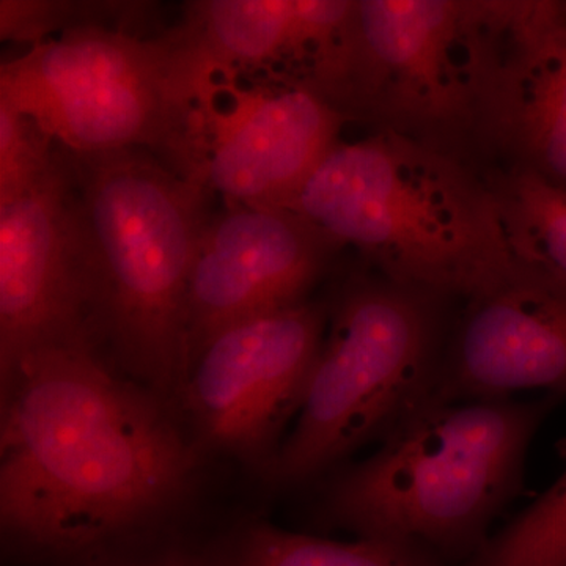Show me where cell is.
<instances>
[{
	"mask_svg": "<svg viewBox=\"0 0 566 566\" xmlns=\"http://www.w3.org/2000/svg\"><path fill=\"white\" fill-rule=\"evenodd\" d=\"M59 145L29 115L0 103V203L17 199L44 177Z\"/></svg>",
	"mask_w": 566,
	"mask_h": 566,
	"instance_id": "obj_19",
	"label": "cell"
},
{
	"mask_svg": "<svg viewBox=\"0 0 566 566\" xmlns=\"http://www.w3.org/2000/svg\"><path fill=\"white\" fill-rule=\"evenodd\" d=\"M158 3L136 0H0V39L25 50L80 29H107L153 39L166 31Z\"/></svg>",
	"mask_w": 566,
	"mask_h": 566,
	"instance_id": "obj_17",
	"label": "cell"
},
{
	"mask_svg": "<svg viewBox=\"0 0 566 566\" xmlns=\"http://www.w3.org/2000/svg\"><path fill=\"white\" fill-rule=\"evenodd\" d=\"M472 145L566 191V2L493 0Z\"/></svg>",
	"mask_w": 566,
	"mask_h": 566,
	"instance_id": "obj_12",
	"label": "cell"
},
{
	"mask_svg": "<svg viewBox=\"0 0 566 566\" xmlns=\"http://www.w3.org/2000/svg\"><path fill=\"white\" fill-rule=\"evenodd\" d=\"M93 252V334L129 374L180 390L186 296L211 193L153 153L65 150Z\"/></svg>",
	"mask_w": 566,
	"mask_h": 566,
	"instance_id": "obj_4",
	"label": "cell"
},
{
	"mask_svg": "<svg viewBox=\"0 0 566 566\" xmlns=\"http://www.w3.org/2000/svg\"><path fill=\"white\" fill-rule=\"evenodd\" d=\"M283 210L352 245L389 281L449 300H469L516 262L490 181L389 129L338 140Z\"/></svg>",
	"mask_w": 566,
	"mask_h": 566,
	"instance_id": "obj_2",
	"label": "cell"
},
{
	"mask_svg": "<svg viewBox=\"0 0 566 566\" xmlns=\"http://www.w3.org/2000/svg\"><path fill=\"white\" fill-rule=\"evenodd\" d=\"M558 398L427 403L348 465L323 516L356 538L389 539L463 566L524 486L528 447Z\"/></svg>",
	"mask_w": 566,
	"mask_h": 566,
	"instance_id": "obj_3",
	"label": "cell"
},
{
	"mask_svg": "<svg viewBox=\"0 0 566 566\" xmlns=\"http://www.w3.org/2000/svg\"><path fill=\"white\" fill-rule=\"evenodd\" d=\"M450 301L381 274L349 275L329 296L322 349L268 479L308 482L430 403Z\"/></svg>",
	"mask_w": 566,
	"mask_h": 566,
	"instance_id": "obj_5",
	"label": "cell"
},
{
	"mask_svg": "<svg viewBox=\"0 0 566 566\" xmlns=\"http://www.w3.org/2000/svg\"><path fill=\"white\" fill-rule=\"evenodd\" d=\"M463 566H566V469Z\"/></svg>",
	"mask_w": 566,
	"mask_h": 566,
	"instance_id": "obj_18",
	"label": "cell"
},
{
	"mask_svg": "<svg viewBox=\"0 0 566 566\" xmlns=\"http://www.w3.org/2000/svg\"><path fill=\"white\" fill-rule=\"evenodd\" d=\"M340 249L283 208L226 203L212 212L186 296L188 370L222 331L312 300Z\"/></svg>",
	"mask_w": 566,
	"mask_h": 566,
	"instance_id": "obj_11",
	"label": "cell"
},
{
	"mask_svg": "<svg viewBox=\"0 0 566 566\" xmlns=\"http://www.w3.org/2000/svg\"><path fill=\"white\" fill-rule=\"evenodd\" d=\"M329 297L234 324L211 338L180 394L200 441L268 474L322 349Z\"/></svg>",
	"mask_w": 566,
	"mask_h": 566,
	"instance_id": "obj_9",
	"label": "cell"
},
{
	"mask_svg": "<svg viewBox=\"0 0 566 566\" xmlns=\"http://www.w3.org/2000/svg\"><path fill=\"white\" fill-rule=\"evenodd\" d=\"M354 0H192L163 32L186 95L212 74L307 85L333 57Z\"/></svg>",
	"mask_w": 566,
	"mask_h": 566,
	"instance_id": "obj_14",
	"label": "cell"
},
{
	"mask_svg": "<svg viewBox=\"0 0 566 566\" xmlns=\"http://www.w3.org/2000/svg\"><path fill=\"white\" fill-rule=\"evenodd\" d=\"M490 14L491 0H354L340 50L314 92L348 123L464 159Z\"/></svg>",
	"mask_w": 566,
	"mask_h": 566,
	"instance_id": "obj_6",
	"label": "cell"
},
{
	"mask_svg": "<svg viewBox=\"0 0 566 566\" xmlns=\"http://www.w3.org/2000/svg\"><path fill=\"white\" fill-rule=\"evenodd\" d=\"M346 123L304 85L212 74L193 93L167 167L226 203L283 208Z\"/></svg>",
	"mask_w": 566,
	"mask_h": 566,
	"instance_id": "obj_8",
	"label": "cell"
},
{
	"mask_svg": "<svg viewBox=\"0 0 566 566\" xmlns=\"http://www.w3.org/2000/svg\"><path fill=\"white\" fill-rule=\"evenodd\" d=\"M0 103L29 115L65 150L139 148L172 158L191 103L172 48L107 29H80L0 66Z\"/></svg>",
	"mask_w": 566,
	"mask_h": 566,
	"instance_id": "obj_7",
	"label": "cell"
},
{
	"mask_svg": "<svg viewBox=\"0 0 566 566\" xmlns=\"http://www.w3.org/2000/svg\"><path fill=\"white\" fill-rule=\"evenodd\" d=\"M52 346L96 348L91 233L65 153L0 203V375Z\"/></svg>",
	"mask_w": 566,
	"mask_h": 566,
	"instance_id": "obj_10",
	"label": "cell"
},
{
	"mask_svg": "<svg viewBox=\"0 0 566 566\" xmlns=\"http://www.w3.org/2000/svg\"><path fill=\"white\" fill-rule=\"evenodd\" d=\"M0 382V523L21 553L62 562L115 547L192 482L196 447L95 349L25 354Z\"/></svg>",
	"mask_w": 566,
	"mask_h": 566,
	"instance_id": "obj_1",
	"label": "cell"
},
{
	"mask_svg": "<svg viewBox=\"0 0 566 566\" xmlns=\"http://www.w3.org/2000/svg\"><path fill=\"white\" fill-rule=\"evenodd\" d=\"M513 256L566 283V191L526 172L491 174Z\"/></svg>",
	"mask_w": 566,
	"mask_h": 566,
	"instance_id": "obj_16",
	"label": "cell"
},
{
	"mask_svg": "<svg viewBox=\"0 0 566 566\" xmlns=\"http://www.w3.org/2000/svg\"><path fill=\"white\" fill-rule=\"evenodd\" d=\"M59 566H208V553L199 554L180 547L158 551H123L109 547L88 556L57 562Z\"/></svg>",
	"mask_w": 566,
	"mask_h": 566,
	"instance_id": "obj_20",
	"label": "cell"
},
{
	"mask_svg": "<svg viewBox=\"0 0 566 566\" xmlns=\"http://www.w3.org/2000/svg\"><path fill=\"white\" fill-rule=\"evenodd\" d=\"M566 397V283L516 260L464 301L447 337L430 403Z\"/></svg>",
	"mask_w": 566,
	"mask_h": 566,
	"instance_id": "obj_13",
	"label": "cell"
},
{
	"mask_svg": "<svg viewBox=\"0 0 566 566\" xmlns=\"http://www.w3.org/2000/svg\"><path fill=\"white\" fill-rule=\"evenodd\" d=\"M208 566H452L420 547L389 539L335 542L252 523L218 549Z\"/></svg>",
	"mask_w": 566,
	"mask_h": 566,
	"instance_id": "obj_15",
	"label": "cell"
}]
</instances>
